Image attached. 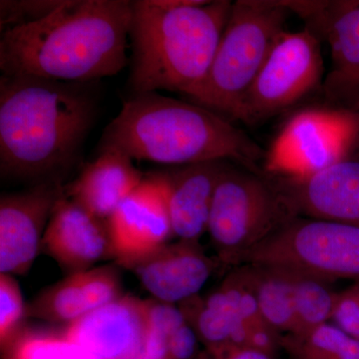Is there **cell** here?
Listing matches in <instances>:
<instances>
[{
  "instance_id": "obj_13",
  "label": "cell",
  "mask_w": 359,
  "mask_h": 359,
  "mask_svg": "<svg viewBox=\"0 0 359 359\" xmlns=\"http://www.w3.org/2000/svg\"><path fill=\"white\" fill-rule=\"evenodd\" d=\"M148 325L149 299L122 294L61 330L100 358L141 359Z\"/></svg>"
},
{
  "instance_id": "obj_23",
  "label": "cell",
  "mask_w": 359,
  "mask_h": 359,
  "mask_svg": "<svg viewBox=\"0 0 359 359\" xmlns=\"http://www.w3.org/2000/svg\"><path fill=\"white\" fill-rule=\"evenodd\" d=\"M280 348L292 359H359V342L334 323L283 334Z\"/></svg>"
},
{
  "instance_id": "obj_10",
  "label": "cell",
  "mask_w": 359,
  "mask_h": 359,
  "mask_svg": "<svg viewBox=\"0 0 359 359\" xmlns=\"http://www.w3.org/2000/svg\"><path fill=\"white\" fill-rule=\"evenodd\" d=\"M285 4L330 47L332 65L321 91L327 105L359 112V0Z\"/></svg>"
},
{
  "instance_id": "obj_18",
  "label": "cell",
  "mask_w": 359,
  "mask_h": 359,
  "mask_svg": "<svg viewBox=\"0 0 359 359\" xmlns=\"http://www.w3.org/2000/svg\"><path fill=\"white\" fill-rule=\"evenodd\" d=\"M120 266L105 264L71 273L45 287L26 306L25 318L69 325L121 297Z\"/></svg>"
},
{
  "instance_id": "obj_19",
  "label": "cell",
  "mask_w": 359,
  "mask_h": 359,
  "mask_svg": "<svg viewBox=\"0 0 359 359\" xmlns=\"http://www.w3.org/2000/svg\"><path fill=\"white\" fill-rule=\"evenodd\" d=\"M144 178L128 155L107 149L100 151L98 157L65 187V195L90 214L107 221Z\"/></svg>"
},
{
  "instance_id": "obj_2",
  "label": "cell",
  "mask_w": 359,
  "mask_h": 359,
  "mask_svg": "<svg viewBox=\"0 0 359 359\" xmlns=\"http://www.w3.org/2000/svg\"><path fill=\"white\" fill-rule=\"evenodd\" d=\"M88 84L2 75V179L41 183L60 180L74 166L96 117L97 97Z\"/></svg>"
},
{
  "instance_id": "obj_9",
  "label": "cell",
  "mask_w": 359,
  "mask_h": 359,
  "mask_svg": "<svg viewBox=\"0 0 359 359\" xmlns=\"http://www.w3.org/2000/svg\"><path fill=\"white\" fill-rule=\"evenodd\" d=\"M321 40L304 27L285 30L245 94L237 121L261 124L323 91L325 81Z\"/></svg>"
},
{
  "instance_id": "obj_15",
  "label": "cell",
  "mask_w": 359,
  "mask_h": 359,
  "mask_svg": "<svg viewBox=\"0 0 359 359\" xmlns=\"http://www.w3.org/2000/svg\"><path fill=\"white\" fill-rule=\"evenodd\" d=\"M231 164L229 161H209L148 174L162 187L175 238L200 242L208 231L217 185Z\"/></svg>"
},
{
  "instance_id": "obj_14",
  "label": "cell",
  "mask_w": 359,
  "mask_h": 359,
  "mask_svg": "<svg viewBox=\"0 0 359 359\" xmlns=\"http://www.w3.org/2000/svg\"><path fill=\"white\" fill-rule=\"evenodd\" d=\"M269 178L295 216L359 226V158L340 161L306 178Z\"/></svg>"
},
{
  "instance_id": "obj_24",
  "label": "cell",
  "mask_w": 359,
  "mask_h": 359,
  "mask_svg": "<svg viewBox=\"0 0 359 359\" xmlns=\"http://www.w3.org/2000/svg\"><path fill=\"white\" fill-rule=\"evenodd\" d=\"M295 330L308 332L332 320L337 294L330 282L314 276L294 273Z\"/></svg>"
},
{
  "instance_id": "obj_6",
  "label": "cell",
  "mask_w": 359,
  "mask_h": 359,
  "mask_svg": "<svg viewBox=\"0 0 359 359\" xmlns=\"http://www.w3.org/2000/svg\"><path fill=\"white\" fill-rule=\"evenodd\" d=\"M294 217L273 180L231 163L215 191L207 231L219 263L238 266Z\"/></svg>"
},
{
  "instance_id": "obj_16",
  "label": "cell",
  "mask_w": 359,
  "mask_h": 359,
  "mask_svg": "<svg viewBox=\"0 0 359 359\" xmlns=\"http://www.w3.org/2000/svg\"><path fill=\"white\" fill-rule=\"evenodd\" d=\"M41 252L68 275L94 268L102 259H113L107 221L90 214L65 195L47 224Z\"/></svg>"
},
{
  "instance_id": "obj_17",
  "label": "cell",
  "mask_w": 359,
  "mask_h": 359,
  "mask_svg": "<svg viewBox=\"0 0 359 359\" xmlns=\"http://www.w3.org/2000/svg\"><path fill=\"white\" fill-rule=\"evenodd\" d=\"M219 264L205 255L200 242L178 240L163 245L130 271L153 299L179 306L200 294Z\"/></svg>"
},
{
  "instance_id": "obj_26",
  "label": "cell",
  "mask_w": 359,
  "mask_h": 359,
  "mask_svg": "<svg viewBox=\"0 0 359 359\" xmlns=\"http://www.w3.org/2000/svg\"><path fill=\"white\" fill-rule=\"evenodd\" d=\"M26 306L16 278L8 273H0V346L9 340L22 327Z\"/></svg>"
},
{
  "instance_id": "obj_30",
  "label": "cell",
  "mask_w": 359,
  "mask_h": 359,
  "mask_svg": "<svg viewBox=\"0 0 359 359\" xmlns=\"http://www.w3.org/2000/svg\"><path fill=\"white\" fill-rule=\"evenodd\" d=\"M196 359H226V358H217V356L212 355V354L208 353V351H204V353H202V351H201L199 356H198V358Z\"/></svg>"
},
{
  "instance_id": "obj_5",
  "label": "cell",
  "mask_w": 359,
  "mask_h": 359,
  "mask_svg": "<svg viewBox=\"0 0 359 359\" xmlns=\"http://www.w3.org/2000/svg\"><path fill=\"white\" fill-rule=\"evenodd\" d=\"M292 14L285 0H238L207 77L186 100L231 122Z\"/></svg>"
},
{
  "instance_id": "obj_8",
  "label": "cell",
  "mask_w": 359,
  "mask_h": 359,
  "mask_svg": "<svg viewBox=\"0 0 359 359\" xmlns=\"http://www.w3.org/2000/svg\"><path fill=\"white\" fill-rule=\"evenodd\" d=\"M359 116L332 106L297 111L271 142L262 165L273 178L301 179L354 157Z\"/></svg>"
},
{
  "instance_id": "obj_11",
  "label": "cell",
  "mask_w": 359,
  "mask_h": 359,
  "mask_svg": "<svg viewBox=\"0 0 359 359\" xmlns=\"http://www.w3.org/2000/svg\"><path fill=\"white\" fill-rule=\"evenodd\" d=\"M65 195L60 180L0 198V273L25 276L41 252L47 224Z\"/></svg>"
},
{
  "instance_id": "obj_27",
  "label": "cell",
  "mask_w": 359,
  "mask_h": 359,
  "mask_svg": "<svg viewBox=\"0 0 359 359\" xmlns=\"http://www.w3.org/2000/svg\"><path fill=\"white\" fill-rule=\"evenodd\" d=\"M65 0H1L0 27L8 28L29 25L46 18L58 8Z\"/></svg>"
},
{
  "instance_id": "obj_1",
  "label": "cell",
  "mask_w": 359,
  "mask_h": 359,
  "mask_svg": "<svg viewBox=\"0 0 359 359\" xmlns=\"http://www.w3.org/2000/svg\"><path fill=\"white\" fill-rule=\"evenodd\" d=\"M131 21L128 0H65L46 18L1 32L0 70L79 83L114 76L128 65Z\"/></svg>"
},
{
  "instance_id": "obj_4",
  "label": "cell",
  "mask_w": 359,
  "mask_h": 359,
  "mask_svg": "<svg viewBox=\"0 0 359 359\" xmlns=\"http://www.w3.org/2000/svg\"><path fill=\"white\" fill-rule=\"evenodd\" d=\"M233 1H132L133 47L129 85L134 95L160 90L184 97L207 77Z\"/></svg>"
},
{
  "instance_id": "obj_7",
  "label": "cell",
  "mask_w": 359,
  "mask_h": 359,
  "mask_svg": "<svg viewBox=\"0 0 359 359\" xmlns=\"http://www.w3.org/2000/svg\"><path fill=\"white\" fill-rule=\"evenodd\" d=\"M241 264L276 266L330 283H358L359 226L294 217L245 254Z\"/></svg>"
},
{
  "instance_id": "obj_22",
  "label": "cell",
  "mask_w": 359,
  "mask_h": 359,
  "mask_svg": "<svg viewBox=\"0 0 359 359\" xmlns=\"http://www.w3.org/2000/svg\"><path fill=\"white\" fill-rule=\"evenodd\" d=\"M1 351L2 359H102L68 339L62 330L25 325Z\"/></svg>"
},
{
  "instance_id": "obj_28",
  "label": "cell",
  "mask_w": 359,
  "mask_h": 359,
  "mask_svg": "<svg viewBox=\"0 0 359 359\" xmlns=\"http://www.w3.org/2000/svg\"><path fill=\"white\" fill-rule=\"evenodd\" d=\"M332 321L359 342V282L337 294Z\"/></svg>"
},
{
  "instance_id": "obj_25",
  "label": "cell",
  "mask_w": 359,
  "mask_h": 359,
  "mask_svg": "<svg viewBox=\"0 0 359 359\" xmlns=\"http://www.w3.org/2000/svg\"><path fill=\"white\" fill-rule=\"evenodd\" d=\"M185 323L178 306L149 299V325L141 359H167L174 332Z\"/></svg>"
},
{
  "instance_id": "obj_12",
  "label": "cell",
  "mask_w": 359,
  "mask_h": 359,
  "mask_svg": "<svg viewBox=\"0 0 359 359\" xmlns=\"http://www.w3.org/2000/svg\"><path fill=\"white\" fill-rule=\"evenodd\" d=\"M113 259L131 269L174 237L162 187L146 176L107 219Z\"/></svg>"
},
{
  "instance_id": "obj_31",
  "label": "cell",
  "mask_w": 359,
  "mask_h": 359,
  "mask_svg": "<svg viewBox=\"0 0 359 359\" xmlns=\"http://www.w3.org/2000/svg\"><path fill=\"white\" fill-rule=\"evenodd\" d=\"M358 113V116H359V112ZM354 158H359V141H358V150H356V153H355V155H354Z\"/></svg>"
},
{
  "instance_id": "obj_20",
  "label": "cell",
  "mask_w": 359,
  "mask_h": 359,
  "mask_svg": "<svg viewBox=\"0 0 359 359\" xmlns=\"http://www.w3.org/2000/svg\"><path fill=\"white\" fill-rule=\"evenodd\" d=\"M178 308L208 353L226 358L235 349L247 348L249 325L221 285L208 294L195 295Z\"/></svg>"
},
{
  "instance_id": "obj_3",
  "label": "cell",
  "mask_w": 359,
  "mask_h": 359,
  "mask_svg": "<svg viewBox=\"0 0 359 359\" xmlns=\"http://www.w3.org/2000/svg\"><path fill=\"white\" fill-rule=\"evenodd\" d=\"M107 149L169 167L229 161L262 174L266 157V151L233 122L158 92L125 101L101 137L99 152Z\"/></svg>"
},
{
  "instance_id": "obj_29",
  "label": "cell",
  "mask_w": 359,
  "mask_h": 359,
  "mask_svg": "<svg viewBox=\"0 0 359 359\" xmlns=\"http://www.w3.org/2000/svg\"><path fill=\"white\" fill-rule=\"evenodd\" d=\"M226 359H278V355L255 351V349L241 348L231 351Z\"/></svg>"
},
{
  "instance_id": "obj_21",
  "label": "cell",
  "mask_w": 359,
  "mask_h": 359,
  "mask_svg": "<svg viewBox=\"0 0 359 359\" xmlns=\"http://www.w3.org/2000/svg\"><path fill=\"white\" fill-rule=\"evenodd\" d=\"M248 266L264 320L280 334L294 332V273L276 266Z\"/></svg>"
}]
</instances>
